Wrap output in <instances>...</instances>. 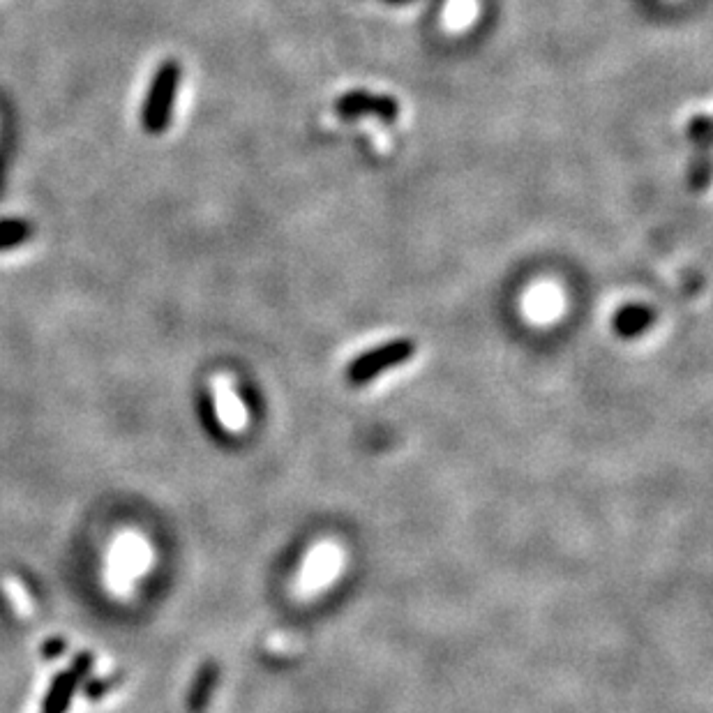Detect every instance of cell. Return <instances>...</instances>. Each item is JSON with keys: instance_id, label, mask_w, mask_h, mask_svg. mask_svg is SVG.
<instances>
[{"instance_id": "obj_1", "label": "cell", "mask_w": 713, "mask_h": 713, "mask_svg": "<svg viewBox=\"0 0 713 713\" xmlns=\"http://www.w3.org/2000/svg\"><path fill=\"white\" fill-rule=\"evenodd\" d=\"M416 342L407 340V337H400V340H390L381 347H374L365 354H360L358 358L351 360L347 379L351 384H367V381L377 379L379 374H384L393 367H400L416 356Z\"/></svg>"}, {"instance_id": "obj_2", "label": "cell", "mask_w": 713, "mask_h": 713, "mask_svg": "<svg viewBox=\"0 0 713 713\" xmlns=\"http://www.w3.org/2000/svg\"><path fill=\"white\" fill-rule=\"evenodd\" d=\"M335 114L354 120L374 116L384 123H395L400 118V102L390 95H377L370 90H349L335 100Z\"/></svg>"}, {"instance_id": "obj_3", "label": "cell", "mask_w": 713, "mask_h": 713, "mask_svg": "<svg viewBox=\"0 0 713 713\" xmlns=\"http://www.w3.org/2000/svg\"><path fill=\"white\" fill-rule=\"evenodd\" d=\"M180 79V67L169 63L164 70L160 72V77L155 81L153 95H150V107H148V127L150 130H164V125H167V120L171 116V102H174L176 95V86Z\"/></svg>"}, {"instance_id": "obj_4", "label": "cell", "mask_w": 713, "mask_h": 713, "mask_svg": "<svg viewBox=\"0 0 713 713\" xmlns=\"http://www.w3.org/2000/svg\"><path fill=\"white\" fill-rule=\"evenodd\" d=\"M654 324V312L647 305H626L614 314V333L621 337H635Z\"/></svg>"}, {"instance_id": "obj_5", "label": "cell", "mask_w": 713, "mask_h": 713, "mask_svg": "<svg viewBox=\"0 0 713 713\" xmlns=\"http://www.w3.org/2000/svg\"><path fill=\"white\" fill-rule=\"evenodd\" d=\"M217 677H220V670H217V665H206L204 670L197 674V681H194L192 693H190V711L192 713H201L210 702V695H213V690L217 686Z\"/></svg>"}, {"instance_id": "obj_6", "label": "cell", "mask_w": 713, "mask_h": 713, "mask_svg": "<svg viewBox=\"0 0 713 713\" xmlns=\"http://www.w3.org/2000/svg\"><path fill=\"white\" fill-rule=\"evenodd\" d=\"M688 139L690 144L702 148L707 153L711 146V118L707 114H700L695 118H690L688 123Z\"/></svg>"}, {"instance_id": "obj_7", "label": "cell", "mask_w": 713, "mask_h": 713, "mask_svg": "<svg viewBox=\"0 0 713 713\" xmlns=\"http://www.w3.org/2000/svg\"><path fill=\"white\" fill-rule=\"evenodd\" d=\"M711 178V162L707 155H702L700 160L693 162V167H690V190H704V187L709 185Z\"/></svg>"}, {"instance_id": "obj_8", "label": "cell", "mask_w": 713, "mask_h": 713, "mask_svg": "<svg viewBox=\"0 0 713 713\" xmlns=\"http://www.w3.org/2000/svg\"><path fill=\"white\" fill-rule=\"evenodd\" d=\"M381 3H386V5H409V3H416V0H381Z\"/></svg>"}]
</instances>
